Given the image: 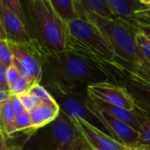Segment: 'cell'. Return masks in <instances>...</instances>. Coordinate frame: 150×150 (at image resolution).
<instances>
[{
	"mask_svg": "<svg viewBox=\"0 0 150 150\" xmlns=\"http://www.w3.org/2000/svg\"><path fill=\"white\" fill-rule=\"evenodd\" d=\"M140 2L142 8L150 10V0H140Z\"/></svg>",
	"mask_w": 150,
	"mask_h": 150,
	"instance_id": "836d02e7",
	"label": "cell"
},
{
	"mask_svg": "<svg viewBox=\"0 0 150 150\" xmlns=\"http://www.w3.org/2000/svg\"><path fill=\"white\" fill-rule=\"evenodd\" d=\"M127 150H134V149H129V148H128Z\"/></svg>",
	"mask_w": 150,
	"mask_h": 150,
	"instance_id": "8d00e7d4",
	"label": "cell"
},
{
	"mask_svg": "<svg viewBox=\"0 0 150 150\" xmlns=\"http://www.w3.org/2000/svg\"><path fill=\"white\" fill-rule=\"evenodd\" d=\"M82 19L94 24L101 31L113 50L117 62L129 75H136L150 81V64L136 42L138 27L118 17L108 18L87 15Z\"/></svg>",
	"mask_w": 150,
	"mask_h": 150,
	"instance_id": "3957f363",
	"label": "cell"
},
{
	"mask_svg": "<svg viewBox=\"0 0 150 150\" xmlns=\"http://www.w3.org/2000/svg\"><path fill=\"white\" fill-rule=\"evenodd\" d=\"M89 101L90 104L101 111L106 112L110 115L113 116L114 118L128 124L131 126L134 129H135L137 132L141 133L142 128V124L145 120L146 115L141 111V110H127L121 107H118L116 105L105 103L93 96L89 95Z\"/></svg>",
	"mask_w": 150,
	"mask_h": 150,
	"instance_id": "7c38bea8",
	"label": "cell"
},
{
	"mask_svg": "<svg viewBox=\"0 0 150 150\" xmlns=\"http://www.w3.org/2000/svg\"><path fill=\"white\" fill-rule=\"evenodd\" d=\"M134 19L137 24L141 23L145 25H150V10L141 7L135 12Z\"/></svg>",
	"mask_w": 150,
	"mask_h": 150,
	"instance_id": "4316f807",
	"label": "cell"
},
{
	"mask_svg": "<svg viewBox=\"0 0 150 150\" xmlns=\"http://www.w3.org/2000/svg\"><path fill=\"white\" fill-rule=\"evenodd\" d=\"M49 150H81L87 145L73 121L62 112L50 124Z\"/></svg>",
	"mask_w": 150,
	"mask_h": 150,
	"instance_id": "5b68a950",
	"label": "cell"
},
{
	"mask_svg": "<svg viewBox=\"0 0 150 150\" xmlns=\"http://www.w3.org/2000/svg\"><path fill=\"white\" fill-rule=\"evenodd\" d=\"M136 42L142 55L150 64V40L138 31L136 35Z\"/></svg>",
	"mask_w": 150,
	"mask_h": 150,
	"instance_id": "d4e9b609",
	"label": "cell"
},
{
	"mask_svg": "<svg viewBox=\"0 0 150 150\" xmlns=\"http://www.w3.org/2000/svg\"><path fill=\"white\" fill-rule=\"evenodd\" d=\"M81 135L93 150H127L123 145L112 136L105 134L97 126L84 120H71Z\"/></svg>",
	"mask_w": 150,
	"mask_h": 150,
	"instance_id": "8fae6325",
	"label": "cell"
},
{
	"mask_svg": "<svg viewBox=\"0 0 150 150\" xmlns=\"http://www.w3.org/2000/svg\"><path fill=\"white\" fill-rule=\"evenodd\" d=\"M6 67L0 63V90L10 91V87L6 80Z\"/></svg>",
	"mask_w": 150,
	"mask_h": 150,
	"instance_id": "f546056e",
	"label": "cell"
},
{
	"mask_svg": "<svg viewBox=\"0 0 150 150\" xmlns=\"http://www.w3.org/2000/svg\"><path fill=\"white\" fill-rule=\"evenodd\" d=\"M88 107L96 119L100 122V124H102L104 127L113 135L115 140L119 141L129 149H134L135 147L140 136L139 132H137L128 124L114 118L106 112L93 107L90 104V101L88 102Z\"/></svg>",
	"mask_w": 150,
	"mask_h": 150,
	"instance_id": "9c48e42d",
	"label": "cell"
},
{
	"mask_svg": "<svg viewBox=\"0 0 150 150\" xmlns=\"http://www.w3.org/2000/svg\"></svg>",
	"mask_w": 150,
	"mask_h": 150,
	"instance_id": "f35d334b",
	"label": "cell"
},
{
	"mask_svg": "<svg viewBox=\"0 0 150 150\" xmlns=\"http://www.w3.org/2000/svg\"><path fill=\"white\" fill-rule=\"evenodd\" d=\"M0 63L6 68L12 64V55L6 40H0Z\"/></svg>",
	"mask_w": 150,
	"mask_h": 150,
	"instance_id": "603a6c76",
	"label": "cell"
},
{
	"mask_svg": "<svg viewBox=\"0 0 150 150\" xmlns=\"http://www.w3.org/2000/svg\"><path fill=\"white\" fill-rule=\"evenodd\" d=\"M134 150H150V116L146 115Z\"/></svg>",
	"mask_w": 150,
	"mask_h": 150,
	"instance_id": "d6986e66",
	"label": "cell"
},
{
	"mask_svg": "<svg viewBox=\"0 0 150 150\" xmlns=\"http://www.w3.org/2000/svg\"><path fill=\"white\" fill-rule=\"evenodd\" d=\"M107 3L116 17L125 20L131 25L137 27V23L134 21V18L135 12L142 7L140 0H107Z\"/></svg>",
	"mask_w": 150,
	"mask_h": 150,
	"instance_id": "2e32d148",
	"label": "cell"
},
{
	"mask_svg": "<svg viewBox=\"0 0 150 150\" xmlns=\"http://www.w3.org/2000/svg\"><path fill=\"white\" fill-rule=\"evenodd\" d=\"M11 11L16 13L20 18L25 20V13L23 11V8L21 3L18 0H1Z\"/></svg>",
	"mask_w": 150,
	"mask_h": 150,
	"instance_id": "484cf974",
	"label": "cell"
},
{
	"mask_svg": "<svg viewBox=\"0 0 150 150\" xmlns=\"http://www.w3.org/2000/svg\"><path fill=\"white\" fill-rule=\"evenodd\" d=\"M50 3L59 17L68 25L79 18L75 0H50Z\"/></svg>",
	"mask_w": 150,
	"mask_h": 150,
	"instance_id": "ac0fdd59",
	"label": "cell"
},
{
	"mask_svg": "<svg viewBox=\"0 0 150 150\" xmlns=\"http://www.w3.org/2000/svg\"><path fill=\"white\" fill-rule=\"evenodd\" d=\"M18 97L20 98L22 104H23V106H24L25 110L29 112L33 111L36 107H38L42 103V101L40 99H39L35 96L30 94L29 92L25 93L23 95H20Z\"/></svg>",
	"mask_w": 150,
	"mask_h": 150,
	"instance_id": "cb8c5ba5",
	"label": "cell"
},
{
	"mask_svg": "<svg viewBox=\"0 0 150 150\" xmlns=\"http://www.w3.org/2000/svg\"><path fill=\"white\" fill-rule=\"evenodd\" d=\"M19 77L20 76L18 73V70L13 63L6 69V80L10 88L16 83V81Z\"/></svg>",
	"mask_w": 150,
	"mask_h": 150,
	"instance_id": "83f0119b",
	"label": "cell"
},
{
	"mask_svg": "<svg viewBox=\"0 0 150 150\" xmlns=\"http://www.w3.org/2000/svg\"><path fill=\"white\" fill-rule=\"evenodd\" d=\"M51 94L59 104L62 112L70 120H84L95 125L94 121L98 120L88 107L89 96L87 89L74 90L67 92L51 91Z\"/></svg>",
	"mask_w": 150,
	"mask_h": 150,
	"instance_id": "8992f818",
	"label": "cell"
},
{
	"mask_svg": "<svg viewBox=\"0 0 150 150\" xmlns=\"http://www.w3.org/2000/svg\"><path fill=\"white\" fill-rule=\"evenodd\" d=\"M33 84V83H32L30 81H28L23 77H19L16 81V83L10 88V92H11V94L16 95V96L23 95L29 91V90L31 89Z\"/></svg>",
	"mask_w": 150,
	"mask_h": 150,
	"instance_id": "7402d4cb",
	"label": "cell"
},
{
	"mask_svg": "<svg viewBox=\"0 0 150 150\" xmlns=\"http://www.w3.org/2000/svg\"><path fill=\"white\" fill-rule=\"evenodd\" d=\"M40 64L43 70L42 80L51 91L67 92L109 82L98 68L69 50L47 54Z\"/></svg>",
	"mask_w": 150,
	"mask_h": 150,
	"instance_id": "7a4b0ae2",
	"label": "cell"
},
{
	"mask_svg": "<svg viewBox=\"0 0 150 150\" xmlns=\"http://www.w3.org/2000/svg\"><path fill=\"white\" fill-rule=\"evenodd\" d=\"M137 108L150 116V81L136 75H130L124 84Z\"/></svg>",
	"mask_w": 150,
	"mask_h": 150,
	"instance_id": "4fadbf2b",
	"label": "cell"
},
{
	"mask_svg": "<svg viewBox=\"0 0 150 150\" xmlns=\"http://www.w3.org/2000/svg\"><path fill=\"white\" fill-rule=\"evenodd\" d=\"M87 92L91 96L118 107L131 111L138 110L134 101L124 85L102 82L88 86Z\"/></svg>",
	"mask_w": 150,
	"mask_h": 150,
	"instance_id": "52a82bcc",
	"label": "cell"
},
{
	"mask_svg": "<svg viewBox=\"0 0 150 150\" xmlns=\"http://www.w3.org/2000/svg\"><path fill=\"white\" fill-rule=\"evenodd\" d=\"M138 31L142 33L144 36H146L148 39L150 40V25H145V24H137Z\"/></svg>",
	"mask_w": 150,
	"mask_h": 150,
	"instance_id": "1f68e13d",
	"label": "cell"
},
{
	"mask_svg": "<svg viewBox=\"0 0 150 150\" xmlns=\"http://www.w3.org/2000/svg\"><path fill=\"white\" fill-rule=\"evenodd\" d=\"M17 150H23V149H22L21 148H18V149H17Z\"/></svg>",
	"mask_w": 150,
	"mask_h": 150,
	"instance_id": "d590c367",
	"label": "cell"
},
{
	"mask_svg": "<svg viewBox=\"0 0 150 150\" xmlns=\"http://www.w3.org/2000/svg\"><path fill=\"white\" fill-rule=\"evenodd\" d=\"M0 26L1 40L18 45H25L32 40L25 20L11 11L2 1H0Z\"/></svg>",
	"mask_w": 150,
	"mask_h": 150,
	"instance_id": "ba28073f",
	"label": "cell"
},
{
	"mask_svg": "<svg viewBox=\"0 0 150 150\" xmlns=\"http://www.w3.org/2000/svg\"><path fill=\"white\" fill-rule=\"evenodd\" d=\"M0 117H1V134H4L7 138H11L16 134H18L16 124H15L17 116L15 115L12 110L10 98L4 103L0 105Z\"/></svg>",
	"mask_w": 150,
	"mask_h": 150,
	"instance_id": "e0dca14e",
	"label": "cell"
},
{
	"mask_svg": "<svg viewBox=\"0 0 150 150\" xmlns=\"http://www.w3.org/2000/svg\"><path fill=\"white\" fill-rule=\"evenodd\" d=\"M85 150H93L90 146H88V144H87V146H86V148H85Z\"/></svg>",
	"mask_w": 150,
	"mask_h": 150,
	"instance_id": "e575fe53",
	"label": "cell"
},
{
	"mask_svg": "<svg viewBox=\"0 0 150 150\" xmlns=\"http://www.w3.org/2000/svg\"><path fill=\"white\" fill-rule=\"evenodd\" d=\"M86 146H87V145H86ZM85 148H86V147H85ZM85 148H84V149H81V150H85Z\"/></svg>",
	"mask_w": 150,
	"mask_h": 150,
	"instance_id": "74e56055",
	"label": "cell"
},
{
	"mask_svg": "<svg viewBox=\"0 0 150 150\" xmlns=\"http://www.w3.org/2000/svg\"><path fill=\"white\" fill-rule=\"evenodd\" d=\"M69 31L67 50L98 68L110 83L125 84L130 75L117 62L112 47L94 24L77 18L69 24Z\"/></svg>",
	"mask_w": 150,
	"mask_h": 150,
	"instance_id": "6da1fadb",
	"label": "cell"
},
{
	"mask_svg": "<svg viewBox=\"0 0 150 150\" xmlns=\"http://www.w3.org/2000/svg\"><path fill=\"white\" fill-rule=\"evenodd\" d=\"M75 2L79 18L87 15H97L108 18L116 17L112 11L107 0H75Z\"/></svg>",
	"mask_w": 150,
	"mask_h": 150,
	"instance_id": "9a60e30c",
	"label": "cell"
},
{
	"mask_svg": "<svg viewBox=\"0 0 150 150\" xmlns=\"http://www.w3.org/2000/svg\"><path fill=\"white\" fill-rule=\"evenodd\" d=\"M12 55V63L18 70L20 77L32 83H40L43 77L42 66L35 56L25 47L9 42Z\"/></svg>",
	"mask_w": 150,
	"mask_h": 150,
	"instance_id": "30bf717a",
	"label": "cell"
},
{
	"mask_svg": "<svg viewBox=\"0 0 150 150\" xmlns=\"http://www.w3.org/2000/svg\"><path fill=\"white\" fill-rule=\"evenodd\" d=\"M62 110L56 100L42 102L38 107L30 112L32 122V133L53 123L60 115Z\"/></svg>",
	"mask_w": 150,
	"mask_h": 150,
	"instance_id": "5bb4252c",
	"label": "cell"
},
{
	"mask_svg": "<svg viewBox=\"0 0 150 150\" xmlns=\"http://www.w3.org/2000/svg\"><path fill=\"white\" fill-rule=\"evenodd\" d=\"M10 100H11V107H12V110L15 113L16 116L19 115L20 113H22L23 112H25V108L23 106V104L19 98L18 96H16V95H12L11 94V97H10Z\"/></svg>",
	"mask_w": 150,
	"mask_h": 150,
	"instance_id": "f1b7e54d",
	"label": "cell"
},
{
	"mask_svg": "<svg viewBox=\"0 0 150 150\" xmlns=\"http://www.w3.org/2000/svg\"><path fill=\"white\" fill-rule=\"evenodd\" d=\"M26 4L32 40L46 54L67 50L69 25L59 17L50 0H33Z\"/></svg>",
	"mask_w": 150,
	"mask_h": 150,
	"instance_id": "277c9868",
	"label": "cell"
},
{
	"mask_svg": "<svg viewBox=\"0 0 150 150\" xmlns=\"http://www.w3.org/2000/svg\"><path fill=\"white\" fill-rule=\"evenodd\" d=\"M16 128L18 133L24 132L25 134H31L32 133V122H31V117L30 112L27 111L23 112L19 115L16 117Z\"/></svg>",
	"mask_w": 150,
	"mask_h": 150,
	"instance_id": "ffe728a7",
	"label": "cell"
},
{
	"mask_svg": "<svg viewBox=\"0 0 150 150\" xmlns=\"http://www.w3.org/2000/svg\"><path fill=\"white\" fill-rule=\"evenodd\" d=\"M7 139L8 138L4 134H1V150H17L18 147L10 145Z\"/></svg>",
	"mask_w": 150,
	"mask_h": 150,
	"instance_id": "4dcf8cb0",
	"label": "cell"
},
{
	"mask_svg": "<svg viewBox=\"0 0 150 150\" xmlns=\"http://www.w3.org/2000/svg\"><path fill=\"white\" fill-rule=\"evenodd\" d=\"M28 92L30 94L35 96L39 99H40L42 102L55 100L54 96L49 91V90H47L44 85H42L40 83H34V84H33Z\"/></svg>",
	"mask_w": 150,
	"mask_h": 150,
	"instance_id": "44dd1931",
	"label": "cell"
},
{
	"mask_svg": "<svg viewBox=\"0 0 150 150\" xmlns=\"http://www.w3.org/2000/svg\"><path fill=\"white\" fill-rule=\"evenodd\" d=\"M10 96H11L10 91H4V90H0V105L4 103L6 100H8Z\"/></svg>",
	"mask_w": 150,
	"mask_h": 150,
	"instance_id": "d6a6232c",
	"label": "cell"
}]
</instances>
